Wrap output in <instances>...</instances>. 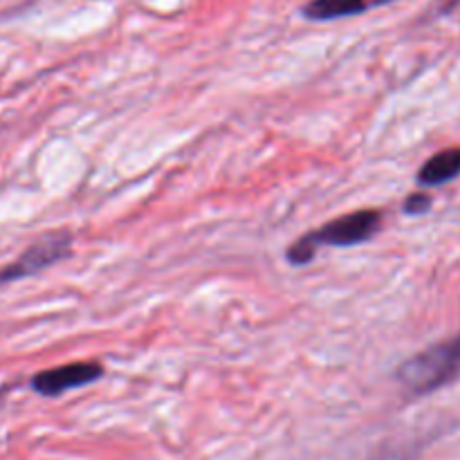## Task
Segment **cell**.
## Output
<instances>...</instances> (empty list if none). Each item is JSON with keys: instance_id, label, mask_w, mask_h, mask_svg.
Returning a JSON list of instances; mask_svg holds the SVG:
<instances>
[{"instance_id": "1", "label": "cell", "mask_w": 460, "mask_h": 460, "mask_svg": "<svg viewBox=\"0 0 460 460\" xmlns=\"http://www.w3.org/2000/svg\"><path fill=\"white\" fill-rule=\"evenodd\" d=\"M382 227V214L376 209H359L331 220L323 227L305 234L288 247L286 259L296 268H304L317 256L319 247H355L371 241Z\"/></svg>"}, {"instance_id": "2", "label": "cell", "mask_w": 460, "mask_h": 460, "mask_svg": "<svg viewBox=\"0 0 460 460\" xmlns=\"http://www.w3.org/2000/svg\"><path fill=\"white\" fill-rule=\"evenodd\" d=\"M460 377V332L440 344L413 355L395 371V380L413 395H427Z\"/></svg>"}, {"instance_id": "3", "label": "cell", "mask_w": 460, "mask_h": 460, "mask_svg": "<svg viewBox=\"0 0 460 460\" xmlns=\"http://www.w3.org/2000/svg\"><path fill=\"white\" fill-rule=\"evenodd\" d=\"M72 234L70 232H52L45 234L43 238L27 247L13 263L0 272V286H7L12 281H21V279L34 277V274L43 272V270L52 268L58 261L67 259L72 254Z\"/></svg>"}, {"instance_id": "4", "label": "cell", "mask_w": 460, "mask_h": 460, "mask_svg": "<svg viewBox=\"0 0 460 460\" xmlns=\"http://www.w3.org/2000/svg\"><path fill=\"white\" fill-rule=\"evenodd\" d=\"M103 377V367L99 362H70L63 367L48 368L31 377L30 386L45 398H58L66 391L94 385Z\"/></svg>"}, {"instance_id": "5", "label": "cell", "mask_w": 460, "mask_h": 460, "mask_svg": "<svg viewBox=\"0 0 460 460\" xmlns=\"http://www.w3.org/2000/svg\"><path fill=\"white\" fill-rule=\"evenodd\" d=\"M460 175V146L445 148V151L436 153L429 160L422 164L418 171V184L422 187H440Z\"/></svg>"}, {"instance_id": "6", "label": "cell", "mask_w": 460, "mask_h": 460, "mask_svg": "<svg viewBox=\"0 0 460 460\" xmlns=\"http://www.w3.org/2000/svg\"><path fill=\"white\" fill-rule=\"evenodd\" d=\"M371 9L368 0H310L304 7L308 21H337V18L358 16Z\"/></svg>"}, {"instance_id": "7", "label": "cell", "mask_w": 460, "mask_h": 460, "mask_svg": "<svg viewBox=\"0 0 460 460\" xmlns=\"http://www.w3.org/2000/svg\"><path fill=\"white\" fill-rule=\"evenodd\" d=\"M431 205H434V198L427 196V193H411V196L404 200L402 211L409 216H420L427 214V211L431 209Z\"/></svg>"}, {"instance_id": "8", "label": "cell", "mask_w": 460, "mask_h": 460, "mask_svg": "<svg viewBox=\"0 0 460 460\" xmlns=\"http://www.w3.org/2000/svg\"><path fill=\"white\" fill-rule=\"evenodd\" d=\"M389 3H394V0H368L371 7H380V4H389Z\"/></svg>"}]
</instances>
